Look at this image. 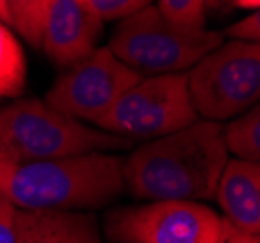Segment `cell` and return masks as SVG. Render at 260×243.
I'll list each match as a JSON object with an SVG mask.
<instances>
[{
	"label": "cell",
	"mask_w": 260,
	"mask_h": 243,
	"mask_svg": "<svg viewBox=\"0 0 260 243\" xmlns=\"http://www.w3.org/2000/svg\"><path fill=\"white\" fill-rule=\"evenodd\" d=\"M221 216L204 202L153 200L111 212L105 233L113 243H216Z\"/></svg>",
	"instance_id": "cell-7"
},
{
	"label": "cell",
	"mask_w": 260,
	"mask_h": 243,
	"mask_svg": "<svg viewBox=\"0 0 260 243\" xmlns=\"http://www.w3.org/2000/svg\"><path fill=\"white\" fill-rule=\"evenodd\" d=\"M140 78L136 70L120 63L109 47H98L56 78L45 96V103L76 121L95 125Z\"/></svg>",
	"instance_id": "cell-8"
},
{
	"label": "cell",
	"mask_w": 260,
	"mask_h": 243,
	"mask_svg": "<svg viewBox=\"0 0 260 243\" xmlns=\"http://www.w3.org/2000/svg\"><path fill=\"white\" fill-rule=\"evenodd\" d=\"M231 6H233V8H241V10L256 12L260 6V0H233Z\"/></svg>",
	"instance_id": "cell-21"
},
{
	"label": "cell",
	"mask_w": 260,
	"mask_h": 243,
	"mask_svg": "<svg viewBox=\"0 0 260 243\" xmlns=\"http://www.w3.org/2000/svg\"><path fill=\"white\" fill-rule=\"evenodd\" d=\"M101 25L86 0H49L41 47L56 67H74L98 49Z\"/></svg>",
	"instance_id": "cell-9"
},
{
	"label": "cell",
	"mask_w": 260,
	"mask_h": 243,
	"mask_svg": "<svg viewBox=\"0 0 260 243\" xmlns=\"http://www.w3.org/2000/svg\"><path fill=\"white\" fill-rule=\"evenodd\" d=\"M223 37H229L231 41H245V43H258L260 41V16L258 10L250 12L243 20L229 25L223 32Z\"/></svg>",
	"instance_id": "cell-17"
},
{
	"label": "cell",
	"mask_w": 260,
	"mask_h": 243,
	"mask_svg": "<svg viewBox=\"0 0 260 243\" xmlns=\"http://www.w3.org/2000/svg\"><path fill=\"white\" fill-rule=\"evenodd\" d=\"M16 243H101L93 214L82 210H20Z\"/></svg>",
	"instance_id": "cell-11"
},
{
	"label": "cell",
	"mask_w": 260,
	"mask_h": 243,
	"mask_svg": "<svg viewBox=\"0 0 260 243\" xmlns=\"http://www.w3.org/2000/svg\"><path fill=\"white\" fill-rule=\"evenodd\" d=\"M216 243H260V235H250L237 230L235 226H231L229 222L221 218V232Z\"/></svg>",
	"instance_id": "cell-19"
},
{
	"label": "cell",
	"mask_w": 260,
	"mask_h": 243,
	"mask_svg": "<svg viewBox=\"0 0 260 243\" xmlns=\"http://www.w3.org/2000/svg\"><path fill=\"white\" fill-rule=\"evenodd\" d=\"M223 39L221 32L179 27L150 4L120 20L107 47L140 76H157L186 72Z\"/></svg>",
	"instance_id": "cell-4"
},
{
	"label": "cell",
	"mask_w": 260,
	"mask_h": 243,
	"mask_svg": "<svg viewBox=\"0 0 260 243\" xmlns=\"http://www.w3.org/2000/svg\"><path fill=\"white\" fill-rule=\"evenodd\" d=\"M132 140L89 127L41 100H18L0 107V160L25 164L68 156L115 152Z\"/></svg>",
	"instance_id": "cell-3"
},
{
	"label": "cell",
	"mask_w": 260,
	"mask_h": 243,
	"mask_svg": "<svg viewBox=\"0 0 260 243\" xmlns=\"http://www.w3.org/2000/svg\"><path fill=\"white\" fill-rule=\"evenodd\" d=\"M214 199L223 212V220L241 232L260 235V164L228 160Z\"/></svg>",
	"instance_id": "cell-10"
},
{
	"label": "cell",
	"mask_w": 260,
	"mask_h": 243,
	"mask_svg": "<svg viewBox=\"0 0 260 243\" xmlns=\"http://www.w3.org/2000/svg\"><path fill=\"white\" fill-rule=\"evenodd\" d=\"M124 158L111 152L14 164L0 160V193L20 210L105 206L124 191Z\"/></svg>",
	"instance_id": "cell-2"
},
{
	"label": "cell",
	"mask_w": 260,
	"mask_h": 243,
	"mask_svg": "<svg viewBox=\"0 0 260 243\" xmlns=\"http://www.w3.org/2000/svg\"><path fill=\"white\" fill-rule=\"evenodd\" d=\"M0 22L10 25V16H8V8H6V0H0Z\"/></svg>",
	"instance_id": "cell-22"
},
{
	"label": "cell",
	"mask_w": 260,
	"mask_h": 243,
	"mask_svg": "<svg viewBox=\"0 0 260 243\" xmlns=\"http://www.w3.org/2000/svg\"><path fill=\"white\" fill-rule=\"evenodd\" d=\"M206 2V10H212V12H225L229 8H233L231 4H233V0H204Z\"/></svg>",
	"instance_id": "cell-20"
},
{
	"label": "cell",
	"mask_w": 260,
	"mask_h": 243,
	"mask_svg": "<svg viewBox=\"0 0 260 243\" xmlns=\"http://www.w3.org/2000/svg\"><path fill=\"white\" fill-rule=\"evenodd\" d=\"M47 6L49 0H6L10 25L33 47H41Z\"/></svg>",
	"instance_id": "cell-14"
},
{
	"label": "cell",
	"mask_w": 260,
	"mask_h": 243,
	"mask_svg": "<svg viewBox=\"0 0 260 243\" xmlns=\"http://www.w3.org/2000/svg\"><path fill=\"white\" fill-rule=\"evenodd\" d=\"M198 119L223 123L258 103L260 43L223 41L186 70Z\"/></svg>",
	"instance_id": "cell-5"
},
{
	"label": "cell",
	"mask_w": 260,
	"mask_h": 243,
	"mask_svg": "<svg viewBox=\"0 0 260 243\" xmlns=\"http://www.w3.org/2000/svg\"><path fill=\"white\" fill-rule=\"evenodd\" d=\"M198 119L186 72L142 76L93 127L128 140H153Z\"/></svg>",
	"instance_id": "cell-6"
},
{
	"label": "cell",
	"mask_w": 260,
	"mask_h": 243,
	"mask_svg": "<svg viewBox=\"0 0 260 243\" xmlns=\"http://www.w3.org/2000/svg\"><path fill=\"white\" fill-rule=\"evenodd\" d=\"M25 88V56L10 27L0 22V98H16Z\"/></svg>",
	"instance_id": "cell-13"
},
{
	"label": "cell",
	"mask_w": 260,
	"mask_h": 243,
	"mask_svg": "<svg viewBox=\"0 0 260 243\" xmlns=\"http://www.w3.org/2000/svg\"><path fill=\"white\" fill-rule=\"evenodd\" d=\"M221 131L223 123L196 119L188 127L138 146L124 158V189L148 202L214 199L229 160Z\"/></svg>",
	"instance_id": "cell-1"
},
{
	"label": "cell",
	"mask_w": 260,
	"mask_h": 243,
	"mask_svg": "<svg viewBox=\"0 0 260 243\" xmlns=\"http://www.w3.org/2000/svg\"><path fill=\"white\" fill-rule=\"evenodd\" d=\"M223 146L228 156L243 162H260V107L258 103L250 109L229 119L221 131Z\"/></svg>",
	"instance_id": "cell-12"
},
{
	"label": "cell",
	"mask_w": 260,
	"mask_h": 243,
	"mask_svg": "<svg viewBox=\"0 0 260 243\" xmlns=\"http://www.w3.org/2000/svg\"><path fill=\"white\" fill-rule=\"evenodd\" d=\"M16 214H18V208L0 193V243L18 241Z\"/></svg>",
	"instance_id": "cell-18"
},
{
	"label": "cell",
	"mask_w": 260,
	"mask_h": 243,
	"mask_svg": "<svg viewBox=\"0 0 260 243\" xmlns=\"http://www.w3.org/2000/svg\"><path fill=\"white\" fill-rule=\"evenodd\" d=\"M155 8L167 22L186 29H206L204 0H155Z\"/></svg>",
	"instance_id": "cell-15"
},
{
	"label": "cell",
	"mask_w": 260,
	"mask_h": 243,
	"mask_svg": "<svg viewBox=\"0 0 260 243\" xmlns=\"http://www.w3.org/2000/svg\"><path fill=\"white\" fill-rule=\"evenodd\" d=\"M91 10L99 16L101 22L109 20H124L142 8L150 6L153 0H86Z\"/></svg>",
	"instance_id": "cell-16"
}]
</instances>
